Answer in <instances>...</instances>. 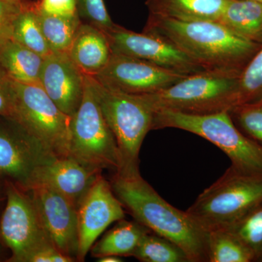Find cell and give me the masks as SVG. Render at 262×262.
Returning <instances> with one entry per match:
<instances>
[{
  "instance_id": "6da1fadb",
  "label": "cell",
  "mask_w": 262,
  "mask_h": 262,
  "mask_svg": "<svg viewBox=\"0 0 262 262\" xmlns=\"http://www.w3.org/2000/svg\"><path fill=\"white\" fill-rule=\"evenodd\" d=\"M143 32L171 43L204 71L239 76L262 46L214 20L182 21L149 15Z\"/></svg>"
},
{
  "instance_id": "7a4b0ae2",
  "label": "cell",
  "mask_w": 262,
  "mask_h": 262,
  "mask_svg": "<svg viewBox=\"0 0 262 262\" xmlns=\"http://www.w3.org/2000/svg\"><path fill=\"white\" fill-rule=\"evenodd\" d=\"M111 186L136 222L177 245L189 262L208 261V232L187 211L165 201L140 173H115Z\"/></svg>"
},
{
  "instance_id": "3957f363",
  "label": "cell",
  "mask_w": 262,
  "mask_h": 262,
  "mask_svg": "<svg viewBox=\"0 0 262 262\" xmlns=\"http://www.w3.org/2000/svg\"><path fill=\"white\" fill-rule=\"evenodd\" d=\"M239 75L203 71L167 89L141 95L153 112L202 115L229 111L237 103Z\"/></svg>"
},
{
  "instance_id": "277c9868",
  "label": "cell",
  "mask_w": 262,
  "mask_h": 262,
  "mask_svg": "<svg viewBox=\"0 0 262 262\" xmlns=\"http://www.w3.org/2000/svg\"><path fill=\"white\" fill-rule=\"evenodd\" d=\"M262 203V174L232 166L198 195L187 212L207 232L226 229Z\"/></svg>"
},
{
  "instance_id": "5b68a950",
  "label": "cell",
  "mask_w": 262,
  "mask_h": 262,
  "mask_svg": "<svg viewBox=\"0 0 262 262\" xmlns=\"http://www.w3.org/2000/svg\"><path fill=\"white\" fill-rule=\"evenodd\" d=\"M153 113L152 130L170 127L196 134L228 156L231 166L246 173L262 174V146L236 127L228 111L202 115L167 110Z\"/></svg>"
},
{
  "instance_id": "8992f818",
  "label": "cell",
  "mask_w": 262,
  "mask_h": 262,
  "mask_svg": "<svg viewBox=\"0 0 262 262\" xmlns=\"http://www.w3.org/2000/svg\"><path fill=\"white\" fill-rule=\"evenodd\" d=\"M92 78L98 102L120 153V168L115 173H140L139 153L146 134L152 130L154 113L141 95L110 89Z\"/></svg>"
},
{
  "instance_id": "52a82bcc",
  "label": "cell",
  "mask_w": 262,
  "mask_h": 262,
  "mask_svg": "<svg viewBox=\"0 0 262 262\" xmlns=\"http://www.w3.org/2000/svg\"><path fill=\"white\" fill-rule=\"evenodd\" d=\"M70 156L84 165L116 173L120 158L116 141L100 106L91 76L84 75L83 97L72 117Z\"/></svg>"
},
{
  "instance_id": "ba28073f",
  "label": "cell",
  "mask_w": 262,
  "mask_h": 262,
  "mask_svg": "<svg viewBox=\"0 0 262 262\" xmlns=\"http://www.w3.org/2000/svg\"><path fill=\"white\" fill-rule=\"evenodd\" d=\"M14 111L10 120L53 155L70 156L72 117L56 106L40 84L14 81Z\"/></svg>"
},
{
  "instance_id": "9c48e42d",
  "label": "cell",
  "mask_w": 262,
  "mask_h": 262,
  "mask_svg": "<svg viewBox=\"0 0 262 262\" xmlns=\"http://www.w3.org/2000/svg\"><path fill=\"white\" fill-rule=\"evenodd\" d=\"M0 234L11 250L12 261L24 262L34 250L52 244L32 196L12 183L7 187V204L0 221Z\"/></svg>"
},
{
  "instance_id": "30bf717a",
  "label": "cell",
  "mask_w": 262,
  "mask_h": 262,
  "mask_svg": "<svg viewBox=\"0 0 262 262\" xmlns=\"http://www.w3.org/2000/svg\"><path fill=\"white\" fill-rule=\"evenodd\" d=\"M105 34L112 53L139 58L184 75L204 71L171 43L155 34L133 32L117 24Z\"/></svg>"
},
{
  "instance_id": "8fae6325",
  "label": "cell",
  "mask_w": 262,
  "mask_h": 262,
  "mask_svg": "<svg viewBox=\"0 0 262 262\" xmlns=\"http://www.w3.org/2000/svg\"><path fill=\"white\" fill-rule=\"evenodd\" d=\"M187 76L139 58L113 53L103 70L92 77L110 89L143 95L167 89Z\"/></svg>"
},
{
  "instance_id": "7c38bea8",
  "label": "cell",
  "mask_w": 262,
  "mask_h": 262,
  "mask_svg": "<svg viewBox=\"0 0 262 262\" xmlns=\"http://www.w3.org/2000/svg\"><path fill=\"white\" fill-rule=\"evenodd\" d=\"M14 125H0V174L29 190L39 168L57 156Z\"/></svg>"
},
{
  "instance_id": "4fadbf2b",
  "label": "cell",
  "mask_w": 262,
  "mask_h": 262,
  "mask_svg": "<svg viewBox=\"0 0 262 262\" xmlns=\"http://www.w3.org/2000/svg\"><path fill=\"white\" fill-rule=\"evenodd\" d=\"M29 190L52 244L63 254L77 258L79 246L77 208L64 196L48 186L37 184Z\"/></svg>"
},
{
  "instance_id": "5bb4252c",
  "label": "cell",
  "mask_w": 262,
  "mask_h": 262,
  "mask_svg": "<svg viewBox=\"0 0 262 262\" xmlns=\"http://www.w3.org/2000/svg\"><path fill=\"white\" fill-rule=\"evenodd\" d=\"M125 219L121 202L101 175L95 182L77 208L78 253L83 261L96 239L112 224Z\"/></svg>"
},
{
  "instance_id": "9a60e30c",
  "label": "cell",
  "mask_w": 262,
  "mask_h": 262,
  "mask_svg": "<svg viewBox=\"0 0 262 262\" xmlns=\"http://www.w3.org/2000/svg\"><path fill=\"white\" fill-rule=\"evenodd\" d=\"M39 84L63 113L75 115L83 97L84 75L69 53L53 52L44 58Z\"/></svg>"
},
{
  "instance_id": "2e32d148",
  "label": "cell",
  "mask_w": 262,
  "mask_h": 262,
  "mask_svg": "<svg viewBox=\"0 0 262 262\" xmlns=\"http://www.w3.org/2000/svg\"><path fill=\"white\" fill-rule=\"evenodd\" d=\"M101 171L71 156L55 157L39 168L32 187L37 184L51 187L78 208Z\"/></svg>"
},
{
  "instance_id": "e0dca14e",
  "label": "cell",
  "mask_w": 262,
  "mask_h": 262,
  "mask_svg": "<svg viewBox=\"0 0 262 262\" xmlns=\"http://www.w3.org/2000/svg\"><path fill=\"white\" fill-rule=\"evenodd\" d=\"M68 53L84 75L95 76L103 70L113 53L106 34L82 21Z\"/></svg>"
},
{
  "instance_id": "ac0fdd59",
  "label": "cell",
  "mask_w": 262,
  "mask_h": 262,
  "mask_svg": "<svg viewBox=\"0 0 262 262\" xmlns=\"http://www.w3.org/2000/svg\"><path fill=\"white\" fill-rule=\"evenodd\" d=\"M227 0H146L149 15L182 20H217Z\"/></svg>"
},
{
  "instance_id": "d6986e66",
  "label": "cell",
  "mask_w": 262,
  "mask_h": 262,
  "mask_svg": "<svg viewBox=\"0 0 262 262\" xmlns=\"http://www.w3.org/2000/svg\"><path fill=\"white\" fill-rule=\"evenodd\" d=\"M217 21L234 34L262 44V4L249 0H227Z\"/></svg>"
},
{
  "instance_id": "ffe728a7",
  "label": "cell",
  "mask_w": 262,
  "mask_h": 262,
  "mask_svg": "<svg viewBox=\"0 0 262 262\" xmlns=\"http://www.w3.org/2000/svg\"><path fill=\"white\" fill-rule=\"evenodd\" d=\"M44 57L11 40L0 50V67L12 80L24 84H39Z\"/></svg>"
},
{
  "instance_id": "44dd1931",
  "label": "cell",
  "mask_w": 262,
  "mask_h": 262,
  "mask_svg": "<svg viewBox=\"0 0 262 262\" xmlns=\"http://www.w3.org/2000/svg\"><path fill=\"white\" fill-rule=\"evenodd\" d=\"M117 223L91 247L92 256L97 258L106 256H132L141 239L149 231L138 222L123 219Z\"/></svg>"
},
{
  "instance_id": "7402d4cb",
  "label": "cell",
  "mask_w": 262,
  "mask_h": 262,
  "mask_svg": "<svg viewBox=\"0 0 262 262\" xmlns=\"http://www.w3.org/2000/svg\"><path fill=\"white\" fill-rule=\"evenodd\" d=\"M13 40L44 58L53 53L39 23L37 4L24 5L15 21Z\"/></svg>"
},
{
  "instance_id": "603a6c76",
  "label": "cell",
  "mask_w": 262,
  "mask_h": 262,
  "mask_svg": "<svg viewBox=\"0 0 262 262\" xmlns=\"http://www.w3.org/2000/svg\"><path fill=\"white\" fill-rule=\"evenodd\" d=\"M38 14L43 34L51 51L68 53L82 23L78 13L72 16H58L46 14L38 10Z\"/></svg>"
},
{
  "instance_id": "cb8c5ba5",
  "label": "cell",
  "mask_w": 262,
  "mask_h": 262,
  "mask_svg": "<svg viewBox=\"0 0 262 262\" xmlns=\"http://www.w3.org/2000/svg\"><path fill=\"white\" fill-rule=\"evenodd\" d=\"M208 259L209 262L254 261L247 248L226 229L208 232Z\"/></svg>"
},
{
  "instance_id": "d4e9b609",
  "label": "cell",
  "mask_w": 262,
  "mask_h": 262,
  "mask_svg": "<svg viewBox=\"0 0 262 262\" xmlns=\"http://www.w3.org/2000/svg\"><path fill=\"white\" fill-rule=\"evenodd\" d=\"M226 229L247 248L254 261H262V203Z\"/></svg>"
},
{
  "instance_id": "484cf974",
  "label": "cell",
  "mask_w": 262,
  "mask_h": 262,
  "mask_svg": "<svg viewBox=\"0 0 262 262\" xmlns=\"http://www.w3.org/2000/svg\"><path fill=\"white\" fill-rule=\"evenodd\" d=\"M132 256L144 262H189L177 245L150 231L144 234Z\"/></svg>"
},
{
  "instance_id": "4316f807",
  "label": "cell",
  "mask_w": 262,
  "mask_h": 262,
  "mask_svg": "<svg viewBox=\"0 0 262 262\" xmlns=\"http://www.w3.org/2000/svg\"><path fill=\"white\" fill-rule=\"evenodd\" d=\"M229 113L236 127L262 146V98L237 105L231 108Z\"/></svg>"
},
{
  "instance_id": "83f0119b",
  "label": "cell",
  "mask_w": 262,
  "mask_h": 262,
  "mask_svg": "<svg viewBox=\"0 0 262 262\" xmlns=\"http://www.w3.org/2000/svg\"><path fill=\"white\" fill-rule=\"evenodd\" d=\"M237 96V105L261 99L262 46L239 75Z\"/></svg>"
},
{
  "instance_id": "f1b7e54d",
  "label": "cell",
  "mask_w": 262,
  "mask_h": 262,
  "mask_svg": "<svg viewBox=\"0 0 262 262\" xmlns=\"http://www.w3.org/2000/svg\"><path fill=\"white\" fill-rule=\"evenodd\" d=\"M76 2L78 14L84 23L94 26L104 33L110 32L117 25L108 15L103 0H76Z\"/></svg>"
},
{
  "instance_id": "f546056e",
  "label": "cell",
  "mask_w": 262,
  "mask_h": 262,
  "mask_svg": "<svg viewBox=\"0 0 262 262\" xmlns=\"http://www.w3.org/2000/svg\"><path fill=\"white\" fill-rule=\"evenodd\" d=\"M24 5L22 0H0V50L13 40L15 21Z\"/></svg>"
},
{
  "instance_id": "4dcf8cb0",
  "label": "cell",
  "mask_w": 262,
  "mask_h": 262,
  "mask_svg": "<svg viewBox=\"0 0 262 262\" xmlns=\"http://www.w3.org/2000/svg\"><path fill=\"white\" fill-rule=\"evenodd\" d=\"M14 81L0 67V116L10 120L14 111Z\"/></svg>"
},
{
  "instance_id": "1f68e13d",
  "label": "cell",
  "mask_w": 262,
  "mask_h": 262,
  "mask_svg": "<svg viewBox=\"0 0 262 262\" xmlns=\"http://www.w3.org/2000/svg\"><path fill=\"white\" fill-rule=\"evenodd\" d=\"M38 10L48 15L72 16L78 13L76 0H41Z\"/></svg>"
},
{
  "instance_id": "d6a6232c",
  "label": "cell",
  "mask_w": 262,
  "mask_h": 262,
  "mask_svg": "<svg viewBox=\"0 0 262 262\" xmlns=\"http://www.w3.org/2000/svg\"><path fill=\"white\" fill-rule=\"evenodd\" d=\"M73 258L63 254L58 251L54 245L49 244L38 248L24 260V262H71Z\"/></svg>"
},
{
  "instance_id": "836d02e7",
  "label": "cell",
  "mask_w": 262,
  "mask_h": 262,
  "mask_svg": "<svg viewBox=\"0 0 262 262\" xmlns=\"http://www.w3.org/2000/svg\"><path fill=\"white\" fill-rule=\"evenodd\" d=\"M98 261L99 262H121L122 259L120 256H106L98 258Z\"/></svg>"
},
{
  "instance_id": "e575fe53",
  "label": "cell",
  "mask_w": 262,
  "mask_h": 262,
  "mask_svg": "<svg viewBox=\"0 0 262 262\" xmlns=\"http://www.w3.org/2000/svg\"><path fill=\"white\" fill-rule=\"evenodd\" d=\"M249 1L256 2V3H261L262 4V0H249Z\"/></svg>"
},
{
  "instance_id": "d590c367",
  "label": "cell",
  "mask_w": 262,
  "mask_h": 262,
  "mask_svg": "<svg viewBox=\"0 0 262 262\" xmlns=\"http://www.w3.org/2000/svg\"><path fill=\"white\" fill-rule=\"evenodd\" d=\"M0 251H1V247H0Z\"/></svg>"
}]
</instances>
